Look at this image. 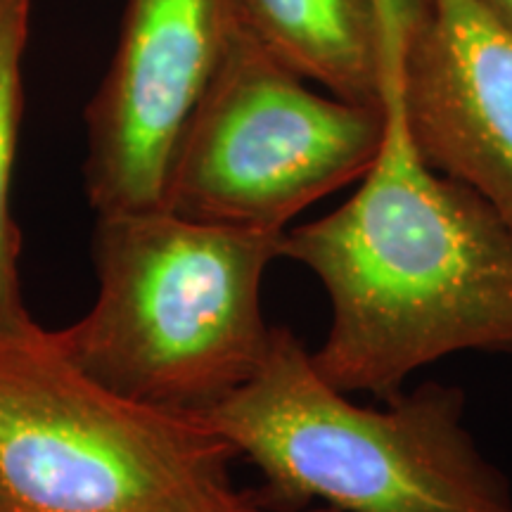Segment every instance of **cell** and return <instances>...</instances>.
<instances>
[{
	"mask_svg": "<svg viewBox=\"0 0 512 512\" xmlns=\"http://www.w3.org/2000/svg\"><path fill=\"white\" fill-rule=\"evenodd\" d=\"M382 143L342 207L285 230L280 256L316 275L330 330L313 363L342 392L399 394L460 351L512 354V228L415 147L401 69L420 0H373Z\"/></svg>",
	"mask_w": 512,
	"mask_h": 512,
	"instance_id": "6da1fadb",
	"label": "cell"
},
{
	"mask_svg": "<svg viewBox=\"0 0 512 512\" xmlns=\"http://www.w3.org/2000/svg\"><path fill=\"white\" fill-rule=\"evenodd\" d=\"M384 401H349L278 325L256 373L195 415L259 470L254 496L271 508L512 512V482L465 425L463 389L425 382Z\"/></svg>",
	"mask_w": 512,
	"mask_h": 512,
	"instance_id": "7a4b0ae2",
	"label": "cell"
},
{
	"mask_svg": "<svg viewBox=\"0 0 512 512\" xmlns=\"http://www.w3.org/2000/svg\"><path fill=\"white\" fill-rule=\"evenodd\" d=\"M283 233L185 219L169 209L98 214V299L50 330L76 368L112 392L166 411L200 413L264 361L266 268Z\"/></svg>",
	"mask_w": 512,
	"mask_h": 512,
	"instance_id": "3957f363",
	"label": "cell"
},
{
	"mask_svg": "<svg viewBox=\"0 0 512 512\" xmlns=\"http://www.w3.org/2000/svg\"><path fill=\"white\" fill-rule=\"evenodd\" d=\"M238 451L195 413L93 380L31 318L0 323V512H235Z\"/></svg>",
	"mask_w": 512,
	"mask_h": 512,
	"instance_id": "277c9868",
	"label": "cell"
},
{
	"mask_svg": "<svg viewBox=\"0 0 512 512\" xmlns=\"http://www.w3.org/2000/svg\"><path fill=\"white\" fill-rule=\"evenodd\" d=\"M382 128L380 105L316 91L242 24L178 143L164 207L285 233L302 211L368 174Z\"/></svg>",
	"mask_w": 512,
	"mask_h": 512,
	"instance_id": "5b68a950",
	"label": "cell"
},
{
	"mask_svg": "<svg viewBox=\"0 0 512 512\" xmlns=\"http://www.w3.org/2000/svg\"><path fill=\"white\" fill-rule=\"evenodd\" d=\"M242 24L240 0H126L86 110L83 181L95 216L164 209L178 143Z\"/></svg>",
	"mask_w": 512,
	"mask_h": 512,
	"instance_id": "8992f818",
	"label": "cell"
},
{
	"mask_svg": "<svg viewBox=\"0 0 512 512\" xmlns=\"http://www.w3.org/2000/svg\"><path fill=\"white\" fill-rule=\"evenodd\" d=\"M401 100L420 157L512 228V27L484 0H420Z\"/></svg>",
	"mask_w": 512,
	"mask_h": 512,
	"instance_id": "52a82bcc",
	"label": "cell"
},
{
	"mask_svg": "<svg viewBox=\"0 0 512 512\" xmlns=\"http://www.w3.org/2000/svg\"><path fill=\"white\" fill-rule=\"evenodd\" d=\"M247 29L325 93L380 105L373 0H240Z\"/></svg>",
	"mask_w": 512,
	"mask_h": 512,
	"instance_id": "ba28073f",
	"label": "cell"
},
{
	"mask_svg": "<svg viewBox=\"0 0 512 512\" xmlns=\"http://www.w3.org/2000/svg\"><path fill=\"white\" fill-rule=\"evenodd\" d=\"M34 0H0V323L29 318L19 283L22 238L12 219L10 190L22 121V64Z\"/></svg>",
	"mask_w": 512,
	"mask_h": 512,
	"instance_id": "9c48e42d",
	"label": "cell"
},
{
	"mask_svg": "<svg viewBox=\"0 0 512 512\" xmlns=\"http://www.w3.org/2000/svg\"><path fill=\"white\" fill-rule=\"evenodd\" d=\"M235 512H339L330 505H306V508H294V510H283V508H271V505H264L256 501V496H249V501L245 505H240Z\"/></svg>",
	"mask_w": 512,
	"mask_h": 512,
	"instance_id": "30bf717a",
	"label": "cell"
},
{
	"mask_svg": "<svg viewBox=\"0 0 512 512\" xmlns=\"http://www.w3.org/2000/svg\"><path fill=\"white\" fill-rule=\"evenodd\" d=\"M484 3L489 5L508 27H512V0H484Z\"/></svg>",
	"mask_w": 512,
	"mask_h": 512,
	"instance_id": "8fae6325",
	"label": "cell"
}]
</instances>
